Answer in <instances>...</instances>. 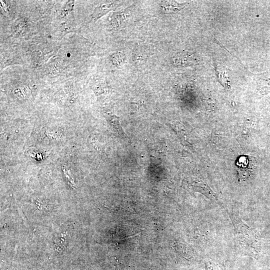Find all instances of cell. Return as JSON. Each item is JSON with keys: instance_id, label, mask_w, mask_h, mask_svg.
I'll list each match as a JSON object with an SVG mask.
<instances>
[{"instance_id": "3", "label": "cell", "mask_w": 270, "mask_h": 270, "mask_svg": "<svg viewBox=\"0 0 270 270\" xmlns=\"http://www.w3.org/2000/svg\"><path fill=\"white\" fill-rule=\"evenodd\" d=\"M186 3H178L174 1H162L160 3L162 10L166 13L176 12L182 9Z\"/></svg>"}, {"instance_id": "4", "label": "cell", "mask_w": 270, "mask_h": 270, "mask_svg": "<svg viewBox=\"0 0 270 270\" xmlns=\"http://www.w3.org/2000/svg\"><path fill=\"white\" fill-rule=\"evenodd\" d=\"M132 8V6L126 8L122 12L115 13L112 20V24L114 28H118L124 21L126 20V16H128Z\"/></svg>"}, {"instance_id": "6", "label": "cell", "mask_w": 270, "mask_h": 270, "mask_svg": "<svg viewBox=\"0 0 270 270\" xmlns=\"http://www.w3.org/2000/svg\"><path fill=\"white\" fill-rule=\"evenodd\" d=\"M216 73L219 81L223 84L227 85L228 84V74L226 68L222 66H218L216 68Z\"/></svg>"}, {"instance_id": "5", "label": "cell", "mask_w": 270, "mask_h": 270, "mask_svg": "<svg viewBox=\"0 0 270 270\" xmlns=\"http://www.w3.org/2000/svg\"><path fill=\"white\" fill-rule=\"evenodd\" d=\"M26 26V22L24 18L18 19L12 24V32L14 36H18Z\"/></svg>"}, {"instance_id": "1", "label": "cell", "mask_w": 270, "mask_h": 270, "mask_svg": "<svg viewBox=\"0 0 270 270\" xmlns=\"http://www.w3.org/2000/svg\"><path fill=\"white\" fill-rule=\"evenodd\" d=\"M122 1H104L98 5L91 14L94 20H97L110 10H115L123 4Z\"/></svg>"}, {"instance_id": "2", "label": "cell", "mask_w": 270, "mask_h": 270, "mask_svg": "<svg viewBox=\"0 0 270 270\" xmlns=\"http://www.w3.org/2000/svg\"><path fill=\"white\" fill-rule=\"evenodd\" d=\"M174 63L176 66H182L194 65L196 60L188 52H182L178 53L173 58Z\"/></svg>"}, {"instance_id": "7", "label": "cell", "mask_w": 270, "mask_h": 270, "mask_svg": "<svg viewBox=\"0 0 270 270\" xmlns=\"http://www.w3.org/2000/svg\"><path fill=\"white\" fill-rule=\"evenodd\" d=\"M74 2V0H69L67 2L60 11V14L62 17L66 16L70 12L73 10Z\"/></svg>"}]
</instances>
